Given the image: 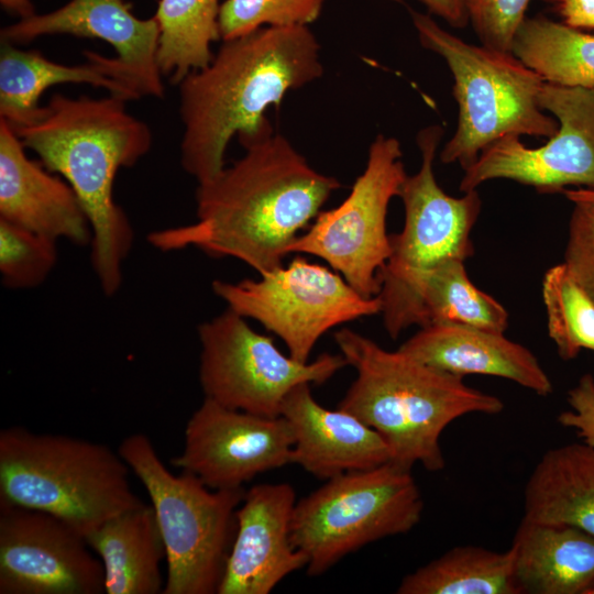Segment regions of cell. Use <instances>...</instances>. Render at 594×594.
<instances>
[{"label":"cell","mask_w":594,"mask_h":594,"mask_svg":"<svg viewBox=\"0 0 594 594\" xmlns=\"http://www.w3.org/2000/svg\"><path fill=\"white\" fill-rule=\"evenodd\" d=\"M240 144L241 158L198 184L197 221L152 232L154 248L234 257L260 275L283 266L289 246L341 183L315 169L280 133Z\"/></svg>","instance_id":"6da1fadb"},{"label":"cell","mask_w":594,"mask_h":594,"mask_svg":"<svg viewBox=\"0 0 594 594\" xmlns=\"http://www.w3.org/2000/svg\"><path fill=\"white\" fill-rule=\"evenodd\" d=\"M320 48L308 25L264 26L222 41L208 65L177 85L184 170L208 182L226 167L233 136L243 143L273 133L265 112L322 77Z\"/></svg>","instance_id":"7a4b0ae2"},{"label":"cell","mask_w":594,"mask_h":594,"mask_svg":"<svg viewBox=\"0 0 594 594\" xmlns=\"http://www.w3.org/2000/svg\"><path fill=\"white\" fill-rule=\"evenodd\" d=\"M123 98H72L55 94L38 120L14 130L41 163L75 190L91 227V264L101 290L114 295L133 243V229L116 202L122 167L134 166L152 146L145 122L129 113Z\"/></svg>","instance_id":"3957f363"},{"label":"cell","mask_w":594,"mask_h":594,"mask_svg":"<svg viewBox=\"0 0 594 594\" xmlns=\"http://www.w3.org/2000/svg\"><path fill=\"white\" fill-rule=\"evenodd\" d=\"M341 354L356 371L338 408L376 430L392 461L428 471L444 468L440 437L447 426L469 414L497 415L498 397L466 385L463 377L429 366L400 350L387 351L349 328L334 333Z\"/></svg>","instance_id":"277c9868"},{"label":"cell","mask_w":594,"mask_h":594,"mask_svg":"<svg viewBox=\"0 0 594 594\" xmlns=\"http://www.w3.org/2000/svg\"><path fill=\"white\" fill-rule=\"evenodd\" d=\"M130 472L118 450L103 443L20 426L0 431V505L51 514L85 538L143 504Z\"/></svg>","instance_id":"5b68a950"},{"label":"cell","mask_w":594,"mask_h":594,"mask_svg":"<svg viewBox=\"0 0 594 594\" xmlns=\"http://www.w3.org/2000/svg\"><path fill=\"white\" fill-rule=\"evenodd\" d=\"M411 18L420 44L446 61L454 79L458 125L440 153L442 163L466 169L506 135L556 134L558 120L538 103L544 80L513 53L469 44L428 14L411 11Z\"/></svg>","instance_id":"8992f818"},{"label":"cell","mask_w":594,"mask_h":594,"mask_svg":"<svg viewBox=\"0 0 594 594\" xmlns=\"http://www.w3.org/2000/svg\"><path fill=\"white\" fill-rule=\"evenodd\" d=\"M118 452L146 491L164 540L163 594L217 593L245 491L212 490L188 472L173 474L142 432L125 437Z\"/></svg>","instance_id":"52a82bcc"},{"label":"cell","mask_w":594,"mask_h":594,"mask_svg":"<svg viewBox=\"0 0 594 594\" xmlns=\"http://www.w3.org/2000/svg\"><path fill=\"white\" fill-rule=\"evenodd\" d=\"M422 512L411 470L389 461L329 479L297 502L292 542L315 576L371 542L410 531Z\"/></svg>","instance_id":"ba28073f"},{"label":"cell","mask_w":594,"mask_h":594,"mask_svg":"<svg viewBox=\"0 0 594 594\" xmlns=\"http://www.w3.org/2000/svg\"><path fill=\"white\" fill-rule=\"evenodd\" d=\"M199 382L206 398L264 417H278L287 394L302 383L321 385L348 365L342 354L299 362L271 337L227 309L198 326Z\"/></svg>","instance_id":"9c48e42d"},{"label":"cell","mask_w":594,"mask_h":594,"mask_svg":"<svg viewBox=\"0 0 594 594\" xmlns=\"http://www.w3.org/2000/svg\"><path fill=\"white\" fill-rule=\"evenodd\" d=\"M212 290L229 309L278 336L299 362H309L330 329L382 309L378 295L364 297L336 271L300 256L258 279H216Z\"/></svg>","instance_id":"30bf717a"},{"label":"cell","mask_w":594,"mask_h":594,"mask_svg":"<svg viewBox=\"0 0 594 594\" xmlns=\"http://www.w3.org/2000/svg\"><path fill=\"white\" fill-rule=\"evenodd\" d=\"M400 143L378 134L371 143L364 170L337 207L320 211L288 249L327 262L362 296L378 295V273L392 246L386 230L388 205L407 177Z\"/></svg>","instance_id":"8fae6325"},{"label":"cell","mask_w":594,"mask_h":594,"mask_svg":"<svg viewBox=\"0 0 594 594\" xmlns=\"http://www.w3.org/2000/svg\"><path fill=\"white\" fill-rule=\"evenodd\" d=\"M442 135L440 125L424 128L417 135L421 165L400 187L405 222L399 233L391 234V255L378 273L382 301L397 296L426 270L474 254L470 235L482 200L476 189L452 197L438 185L433 161Z\"/></svg>","instance_id":"7c38bea8"},{"label":"cell","mask_w":594,"mask_h":594,"mask_svg":"<svg viewBox=\"0 0 594 594\" xmlns=\"http://www.w3.org/2000/svg\"><path fill=\"white\" fill-rule=\"evenodd\" d=\"M538 103L558 120L549 141L529 148L519 135H506L484 148L466 169L460 190L505 178L540 193H557L568 186L594 190V89L543 82Z\"/></svg>","instance_id":"4fadbf2b"},{"label":"cell","mask_w":594,"mask_h":594,"mask_svg":"<svg viewBox=\"0 0 594 594\" xmlns=\"http://www.w3.org/2000/svg\"><path fill=\"white\" fill-rule=\"evenodd\" d=\"M94 553L64 520L0 505V594H102L103 566Z\"/></svg>","instance_id":"5bb4252c"},{"label":"cell","mask_w":594,"mask_h":594,"mask_svg":"<svg viewBox=\"0 0 594 594\" xmlns=\"http://www.w3.org/2000/svg\"><path fill=\"white\" fill-rule=\"evenodd\" d=\"M286 419L222 406L209 398L191 414L170 464L212 490H239L257 474L293 463Z\"/></svg>","instance_id":"9a60e30c"},{"label":"cell","mask_w":594,"mask_h":594,"mask_svg":"<svg viewBox=\"0 0 594 594\" xmlns=\"http://www.w3.org/2000/svg\"><path fill=\"white\" fill-rule=\"evenodd\" d=\"M296 503L288 483L257 484L244 493L217 594H268L307 565V557L290 537Z\"/></svg>","instance_id":"2e32d148"},{"label":"cell","mask_w":594,"mask_h":594,"mask_svg":"<svg viewBox=\"0 0 594 594\" xmlns=\"http://www.w3.org/2000/svg\"><path fill=\"white\" fill-rule=\"evenodd\" d=\"M53 34L107 42L133 77L142 97H164L157 58L160 24L154 15L135 16L124 0H70L54 11L20 19L0 32L1 42L13 45Z\"/></svg>","instance_id":"e0dca14e"},{"label":"cell","mask_w":594,"mask_h":594,"mask_svg":"<svg viewBox=\"0 0 594 594\" xmlns=\"http://www.w3.org/2000/svg\"><path fill=\"white\" fill-rule=\"evenodd\" d=\"M24 148L13 128L0 119V220L55 241L90 244V222L75 190L29 158Z\"/></svg>","instance_id":"ac0fdd59"},{"label":"cell","mask_w":594,"mask_h":594,"mask_svg":"<svg viewBox=\"0 0 594 594\" xmlns=\"http://www.w3.org/2000/svg\"><path fill=\"white\" fill-rule=\"evenodd\" d=\"M280 416L293 432V463L317 479L327 481L392 461L391 449L376 430L346 410L321 406L308 383L287 394Z\"/></svg>","instance_id":"d6986e66"},{"label":"cell","mask_w":594,"mask_h":594,"mask_svg":"<svg viewBox=\"0 0 594 594\" xmlns=\"http://www.w3.org/2000/svg\"><path fill=\"white\" fill-rule=\"evenodd\" d=\"M86 63L66 65L38 51H24L1 42L0 119L14 130L34 123L43 113V92L62 84H88L127 101L142 97L133 77L117 57L85 51Z\"/></svg>","instance_id":"ffe728a7"},{"label":"cell","mask_w":594,"mask_h":594,"mask_svg":"<svg viewBox=\"0 0 594 594\" xmlns=\"http://www.w3.org/2000/svg\"><path fill=\"white\" fill-rule=\"evenodd\" d=\"M398 350L429 366L462 377L466 374L503 377L539 396H548L553 389L532 352L502 332L461 324L428 326Z\"/></svg>","instance_id":"44dd1931"},{"label":"cell","mask_w":594,"mask_h":594,"mask_svg":"<svg viewBox=\"0 0 594 594\" xmlns=\"http://www.w3.org/2000/svg\"><path fill=\"white\" fill-rule=\"evenodd\" d=\"M464 262L446 260L419 274L400 294L383 301L381 315L391 338L410 326L461 324L502 332L508 314L470 279Z\"/></svg>","instance_id":"7402d4cb"},{"label":"cell","mask_w":594,"mask_h":594,"mask_svg":"<svg viewBox=\"0 0 594 594\" xmlns=\"http://www.w3.org/2000/svg\"><path fill=\"white\" fill-rule=\"evenodd\" d=\"M510 550L520 594L593 593V534L522 517Z\"/></svg>","instance_id":"603a6c76"},{"label":"cell","mask_w":594,"mask_h":594,"mask_svg":"<svg viewBox=\"0 0 594 594\" xmlns=\"http://www.w3.org/2000/svg\"><path fill=\"white\" fill-rule=\"evenodd\" d=\"M86 540L102 563L106 594L163 593L166 550L152 505L143 503L111 517Z\"/></svg>","instance_id":"cb8c5ba5"},{"label":"cell","mask_w":594,"mask_h":594,"mask_svg":"<svg viewBox=\"0 0 594 594\" xmlns=\"http://www.w3.org/2000/svg\"><path fill=\"white\" fill-rule=\"evenodd\" d=\"M524 518L594 535V447L574 442L541 457L525 486Z\"/></svg>","instance_id":"d4e9b609"},{"label":"cell","mask_w":594,"mask_h":594,"mask_svg":"<svg viewBox=\"0 0 594 594\" xmlns=\"http://www.w3.org/2000/svg\"><path fill=\"white\" fill-rule=\"evenodd\" d=\"M512 53L546 82L594 89V35L543 15L525 18Z\"/></svg>","instance_id":"484cf974"},{"label":"cell","mask_w":594,"mask_h":594,"mask_svg":"<svg viewBox=\"0 0 594 594\" xmlns=\"http://www.w3.org/2000/svg\"><path fill=\"white\" fill-rule=\"evenodd\" d=\"M398 594H520L510 549L458 546L407 574Z\"/></svg>","instance_id":"4316f807"},{"label":"cell","mask_w":594,"mask_h":594,"mask_svg":"<svg viewBox=\"0 0 594 594\" xmlns=\"http://www.w3.org/2000/svg\"><path fill=\"white\" fill-rule=\"evenodd\" d=\"M219 0H160L158 66L174 85L202 68L213 57L212 44L220 40Z\"/></svg>","instance_id":"83f0119b"},{"label":"cell","mask_w":594,"mask_h":594,"mask_svg":"<svg viewBox=\"0 0 594 594\" xmlns=\"http://www.w3.org/2000/svg\"><path fill=\"white\" fill-rule=\"evenodd\" d=\"M542 299L548 333L560 358L570 361L582 350L594 351V302L563 263L546 272Z\"/></svg>","instance_id":"f1b7e54d"},{"label":"cell","mask_w":594,"mask_h":594,"mask_svg":"<svg viewBox=\"0 0 594 594\" xmlns=\"http://www.w3.org/2000/svg\"><path fill=\"white\" fill-rule=\"evenodd\" d=\"M57 241L0 220V274L10 289L41 285L57 263Z\"/></svg>","instance_id":"f546056e"},{"label":"cell","mask_w":594,"mask_h":594,"mask_svg":"<svg viewBox=\"0 0 594 594\" xmlns=\"http://www.w3.org/2000/svg\"><path fill=\"white\" fill-rule=\"evenodd\" d=\"M326 0H226L219 11L222 41L246 35L264 26L308 25Z\"/></svg>","instance_id":"4dcf8cb0"},{"label":"cell","mask_w":594,"mask_h":594,"mask_svg":"<svg viewBox=\"0 0 594 594\" xmlns=\"http://www.w3.org/2000/svg\"><path fill=\"white\" fill-rule=\"evenodd\" d=\"M482 45L512 53L516 31L530 0H463Z\"/></svg>","instance_id":"1f68e13d"},{"label":"cell","mask_w":594,"mask_h":594,"mask_svg":"<svg viewBox=\"0 0 594 594\" xmlns=\"http://www.w3.org/2000/svg\"><path fill=\"white\" fill-rule=\"evenodd\" d=\"M563 264L594 302V200L574 202Z\"/></svg>","instance_id":"d6a6232c"},{"label":"cell","mask_w":594,"mask_h":594,"mask_svg":"<svg viewBox=\"0 0 594 594\" xmlns=\"http://www.w3.org/2000/svg\"><path fill=\"white\" fill-rule=\"evenodd\" d=\"M566 399L571 409L560 413L558 422L574 429L583 442L594 447V376L582 375Z\"/></svg>","instance_id":"836d02e7"},{"label":"cell","mask_w":594,"mask_h":594,"mask_svg":"<svg viewBox=\"0 0 594 594\" xmlns=\"http://www.w3.org/2000/svg\"><path fill=\"white\" fill-rule=\"evenodd\" d=\"M563 23L576 29H594V0H547Z\"/></svg>","instance_id":"e575fe53"},{"label":"cell","mask_w":594,"mask_h":594,"mask_svg":"<svg viewBox=\"0 0 594 594\" xmlns=\"http://www.w3.org/2000/svg\"><path fill=\"white\" fill-rule=\"evenodd\" d=\"M429 12L442 18L453 28H464L470 21L463 0H419Z\"/></svg>","instance_id":"d590c367"},{"label":"cell","mask_w":594,"mask_h":594,"mask_svg":"<svg viewBox=\"0 0 594 594\" xmlns=\"http://www.w3.org/2000/svg\"><path fill=\"white\" fill-rule=\"evenodd\" d=\"M2 8L20 19L35 14V8L31 0H0Z\"/></svg>","instance_id":"8d00e7d4"},{"label":"cell","mask_w":594,"mask_h":594,"mask_svg":"<svg viewBox=\"0 0 594 594\" xmlns=\"http://www.w3.org/2000/svg\"><path fill=\"white\" fill-rule=\"evenodd\" d=\"M564 195L572 202L580 200H594V190L591 189H565L563 190Z\"/></svg>","instance_id":"74e56055"},{"label":"cell","mask_w":594,"mask_h":594,"mask_svg":"<svg viewBox=\"0 0 594 594\" xmlns=\"http://www.w3.org/2000/svg\"><path fill=\"white\" fill-rule=\"evenodd\" d=\"M592 594H594V591H593V593H592Z\"/></svg>","instance_id":"f35d334b"}]
</instances>
